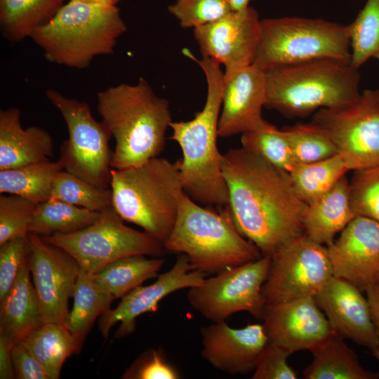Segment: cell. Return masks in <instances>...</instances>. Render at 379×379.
Returning a JSON list of instances; mask_svg holds the SVG:
<instances>
[{
	"label": "cell",
	"mask_w": 379,
	"mask_h": 379,
	"mask_svg": "<svg viewBox=\"0 0 379 379\" xmlns=\"http://www.w3.org/2000/svg\"><path fill=\"white\" fill-rule=\"evenodd\" d=\"M222 171L234 224L263 257L304 234L307 204L295 193L288 173L242 147L222 154Z\"/></svg>",
	"instance_id": "6da1fadb"
},
{
	"label": "cell",
	"mask_w": 379,
	"mask_h": 379,
	"mask_svg": "<svg viewBox=\"0 0 379 379\" xmlns=\"http://www.w3.org/2000/svg\"><path fill=\"white\" fill-rule=\"evenodd\" d=\"M183 53L199 65L207 84L203 109L191 120L172 121L170 125V138L182 152L178 161L183 191L199 204L223 208L228 206L229 196L217 138L225 74L214 60L207 57L199 60L187 49Z\"/></svg>",
	"instance_id": "7a4b0ae2"
},
{
	"label": "cell",
	"mask_w": 379,
	"mask_h": 379,
	"mask_svg": "<svg viewBox=\"0 0 379 379\" xmlns=\"http://www.w3.org/2000/svg\"><path fill=\"white\" fill-rule=\"evenodd\" d=\"M97 111L115 141L112 168L140 165L163 151L172 122L169 102L158 96L145 79L100 91Z\"/></svg>",
	"instance_id": "3957f363"
},
{
	"label": "cell",
	"mask_w": 379,
	"mask_h": 379,
	"mask_svg": "<svg viewBox=\"0 0 379 379\" xmlns=\"http://www.w3.org/2000/svg\"><path fill=\"white\" fill-rule=\"evenodd\" d=\"M265 72V107L289 118L305 117L322 108L344 107L361 93V76L351 60L321 58Z\"/></svg>",
	"instance_id": "277c9868"
},
{
	"label": "cell",
	"mask_w": 379,
	"mask_h": 379,
	"mask_svg": "<svg viewBox=\"0 0 379 379\" xmlns=\"http://www.w3.org/2000/svg\"><path fill=\"white\" fill-rule=\"evenodd\" d=\"M166 251L187 256L192 270L214 275L262 257L238 230L228 206L204 208L185 192L180 194L176 220L164 242Z\"/></svg>",
	"instance_id": "5b68a950"
},
{
	"label": "cell",
	"mask_w": 379,
	"mask_h": 379,
	"mask_svg": "<svg viewBox=\"0 0 379 379\" xmlns=\"http://www.w3.org/2000/svg\"><path fill=\"white\" fill-rule=\"evenodd\" d=\"M126 30L117 6L69 0L30 38L42 49L48 61L84 69L95 58L113 53L118 39Z\"/></svg>",
	"instance_id": "8992f818"
},
{
	"label": "cell",
	"mask_w": 379,
	"mask_h": 379,
	"mask_svg": "<svg viewBox=\"0 0 379 379\" xmlns=\"http://www.w3.org/2000/svg\"><path fill=\"white\" fill-rule=\"evenodd\" d=\"M112 207L126 222L163 243L174 226L184 192L179 163L161 157L125 169L112 168Z\"/></svg>",
	"instance_id": "52a82bcc"
},
{
	"label": "cell",
	"mask_w": 379,
	"mask_h": 379,
	"mask_svg": "<svg viewBox=\"0 0 379 379\" xmlns=\"http://www.w3.org/2000/svg\"><path fill=\"white\" fill-rule=\"evenodd\" d=\"M321 58L351 60L347 25L302 17L260 20L259 44L253 65L266 71Z\"/></svg>",
	"instance_id": "ba28073f"
},
{
	"label": "cell",
	"mask_w": 379,
	"mask_h": 379,
	"mask_svg": "<svg viewBox=\"0 0 379 379\" xmlns=\"http://www.w3.org/2000/svg\"><path fill=\"white\" fill-rule=\"evenodd\" d=\"M124 221L111 207L102 211L95 222L77 232L41 237L44 241L68 252L81 270L91 274L126 256L165 255L162 241L126 225Z\"/></svg>",
	"instance_id": "9c48e42d"
},
{
	"label": "cell",
	"mask_w": 379,
	"mask_h": 379,
	"mask_svg": "<svg viewBox=\"0 0 379 379\" xmlns=\"http://www.w3.org/2000/svg\"><path fill=\"white\" fill-rule=\"evenodd\" d=\"M45 93L60 113L68 131L58 159L63 170L98 187L110 188L112 135L105 124L94 118L88 103L53 89Z\"/></svg>",
	"instance_id": "30bf717a"
},
{
	"label": "cell",
	"mask_w": 379,
	"mask_h": 379,
	"mask_svg": "<svg viewBox=\"0 0 379 379\" xmlns=\"http://www.w3.org/2000/svg\"><path fill=\"white\" fill-rule=\"evenodd\" d=\"M270 258L262 257L238 265L189 288L190 305L212 322L225 321L238 312L263 319L266 302L262 289L269 273Z\"/></svg>",
	"instance_id": "8fae6325"
},
{
	"label": "cell",
	"mask_w": 379,
	"mask_h": 379,
	"mask_svg": "<svg viewBox=\"0 0 379 379\" xmlns=\"http://www.w3.org/2000/svg\"><path fill=\"white\" fill-rule=\"evenodd\" d=\"M333 142L350 171L379 164V89H367L352 102L322 108L311 121Z\"/></svg>",
	"instance_id": "7c38bea8"
},
{
	"label": "cell",
	"mask_w": 379,
	"mask_h": 379,
	"mask_svg": "<svg viewBox=\"0 0 379 379\" xmlns=\"http://www.w3.org/2000/svg\"><path fill=\"white\" fill-rule=\"evenodd\" d=\"M333 276L327 247L303 234L271 256L262 295L267 305L314 298Z\"/></svg>",
	"instance_id": "4fadbf2b"
},
{
	"label": "cell",
	"mask_w": 379,
	"mask_h": 379,
	"mask_svg": "<svg viewBox=\"0 0 379 379\" xmlns=\"http://www.w3.org/2000/svg\"><path fill=\"white\" fill-rule=\"evenodd\" d=\"M29 265L44 323L66 326L68 300L74 294L81 272L77 261L65 250L29 232Z\"/></svg>",
	"instance_id": "5bb4252c"
},
{
	"label": "cell",
	"mask_w": 379,
	"mask_h": 379,
	"mask_svg": "<svg viewBox=\"0 0 379 379\" xmlns=\"http://www.w3.org/2000/svg\"><path fill=\"white\" fill-rule=\"evenodd\" d=\"M260 32L258 13L248 6L194 29V36L202 57L223 65L225 75H229L253 64Z\"/></svg>",
	"instance_id": "9a60e30c"
},
{
	"label": "cell",
	"mask_w": 379,
	"mask_h": 379,
	"mask_svg": "<svg viewBox=\"0 0 379 379\" xmlns=\"http://www.w3.org/2000/svg\"><path fill=\"white\" fill-rule=\"evenodd\" d=\"M205 278L202 272L192 270L186 255L180 253L173 267L159 274L154 283L136 287L121 298L115 309H109L102 314L99 322L101 333L106 339L112 327L120 322L116 337L128 335L134 331L138 317L156 311L158 303L164 298L180 289L197 286Z\"/></svg>",
	"instance_id": "2e32d148"
},
{
	"label": "cell",
	"mask_w": 379,
	"mask_h": 379,
	"mask_svg": "<svg viewBox=\"0 0 379 379\" xmlns=\"http://www.w3.org/2000/svg\"><path fill=\"white\" fill-rule=\"evenodd\" d=\"M326 247L334 277L361 291L379 280V222L357 215Z\"/></svg>",
	"instance_id": "e0dca14e"
},
{
	"label": "cell",
	"mask_w": 379,
	"mask_h": 379,
	"mask_svg": "<svg viewBox=\"0 0 379 379\" xmlns=\"http://www.w3.org/2000/svg\"><path fill=\"white\" fill-rule=\"evenodd\" d=\"M262 320L268 341L292 353L311 351L335 334L313 297L266 305Z\"/></svg>",
	"instance_id": "ac0fdd59"
},
{
	"label": "cell",
	"mask_w": 379,
	"mask_h": 379,
	"mask_svg": "<svg viewBox=\"0 0 379 379\" xmlns=\"http://www.w3.org/2000/svg\"><path fill=\"white\" fill-rule=\"evenodd\" d=\"M201 357L213 368L230 374L253 372L268 338L262 324L234 328L226 322H212L200 329Z\"/></svg>",
	"instance_id": "d6986e66"
},
{
	"label": "cell",
	"mask_w": 379,
	"mask_h": 379,
	"mask_svg": "<svg viewBox=\"0 0 379 379\" xmlns=\"http://www.w3.org/2000/svg\"><path fill=\"white\" fill-rule=\"evenodd\" d=\"M350 282L333 276L314 297L335 334L371 350L379 345L366 298Z\"/></svg>",
	"instance_id": "ffe728a7"
},
{
	"label": "cell",
	"mask_w": 379,
	"mask_h": 379,
	"mask_svg": "<svg viewBox=\"0 0 379 379\" xmlns=\"http://www.w3.org/2000/svg\"><path fill=\"white\" fill-rule=\"evenodd\" d=\"M265 72L254 65L225 75L218 135L231 137L256 127L264 119Z\"/></svg>",
	"instance_id": "44dd1931"
},
{
	"label": "cell",
	"mask_w": 379,
	"mask_h": 379,
	"mask_svg": "<svg viewBox=\"0 0 379 379\" xmlns=\"http://www.w3.org/2000/svg\"><path fill=\"white\" fill-rule=\"evenodd\" d=\"M53 146L51 135L43 128H23L18 108L0 110V170L51 160Z\"/></svg>",
	"instance_id": "7402d4cb"
},
{
	"label": "cell",
	"mask_w": 379,
	"mask_h": 379,
	"mask_svg": "<svg viewBox=\"0 0 379 379\" xmlns=\"http://www.w3.org/2000/svg\"><path fill=\"white\" fill-rule=\"evenodd\" d=\"M355 216L350 204V182L345 175L321 198L307 204L302 220L304 234L328 246Z\"/></svg>",
	"instance_id": "603a6c76"
},
{
	"label": "cell",
	"mask_w": 379,
	"mask_h": 379,
	"mask_svg": "<svg viewBox=\"0 0 379 379\" xmlns=\"http://www.w3.org/2000/svg\"><path fill=\"white\" fill-rule=\"evenodd\" d=\"M30 273L28 259L11 290L0 302V334L13 344L22 341L44 323Z\"/></svg>",
	"instance_id": "cb8c5ba5"
},
{
	"label": "cell",
	"mask_w": 379,
	"mask_h": 379,
	"mask_svg": "<svg viewBox=\"0 0 379 379\" xmlns=\"http://www.w3.org/2000/svg\"><path fill=\"white\" fill-rule=\"evenodd\" d=\"M336 334L312 349L313 359L304 371L307 379H375V373L363 368L358 357Z\"/></svg>",
	"instance_id": "d4e9b609"
},
{
	"label": "cell",
	"mask_w": 379,
	"mask_h": 379,
	"mask_svg": "<svg viewBox=\"0 0 379 379\" xmlns=\"http://www.w3.org/2000/svg\"><path fill=\"white\" fill-rule=\"evenodd\" d=\"M67 0H0L2 36L11 42L31 36L46 25Z\"/></svg>",
	"instance_id": "484cf974"
},
{
	"label": "cell",
	"mask_w": 379,
	"mask_h": 379,
	"mask_svg": "<svg viewBox=\"0 0 379 379\" xmlns=\"http://www.w3.org/2000/svg\"><path fill=\"white\" fill-rule=\"evenodd\" d=\"M133 255L116 260L92 274L93 280L114 299L122 298L147 279L157 277L165 259Z\"/></svg>",
	"instance_id": "4316f807"
},
{
	"label": "cell",
	"mask_w": 379,
	"mask_h": 379,
	"mask_svg": "<svg viewBox=\"0 0 379 379\" xmlns=\"http://www.w3.org/2000/svg\"><path fill=\"white\" fill-rule=\"evenodd\" d=\"M22 341L50 379H58L66 359L81 350L67 328L54 322L43 323Z\"/></svg>",
	"instance_id": "83f0119b"
},
{
	"label": "cell",
	"mask_w": 379,
	"mask_h": 379,
	"mask_svg": "<svg viewBox=\"0 0 379 379\" xmlns=\"http://www.w3.org/2000/svg\"><path fill=\"white\" fill-rule=\"evenodd\" d=\"M72 298L73 307L66 326L81 348L95 319L110 309L114 298L93 280L92 274L81 270Z\"/></svg>",
	"instance_id": "f1b7e54d"
},
{
	"label": "cell",
	"mask_w": 379,
	"mask_h": 379,
	"mask_svg": "<svg viewBox=\"0 0 379 379\" xmlns=\"http://www.w3.org/2000/svg\"><path fill=\"white\" fill-rule=\"evenodd\" d=\"M62 170L59 160L0 170V193L17 194L40 204L51 198L54 179Z\"/></svg>",
	"instance_id": "f546056e"
},
{
	"label": "cell",
	"mask_w": 379,
	"mask_h": 379,
	"mask_svg": "<svg viewBox=\"0 0 379 379\" xmlns=\"http://www.w3.org/2000/svg\"><path fill=\"white\" fill-rule=\"evenodd\" d=\"M349 171L337 154L315 162L297 164L288 173L298 197L310 204L331 190Z\"/></svg>",
	"instance_id": "4dcf8cb0"
},
{
	"label": "cell",
	"mask_w": 379,
	"mask_h": 379,
	"mask_svg": "<svg viewBox=\"0 0 379 379\" xmlns=\"http://www.w3.org/2000/svg\"><path fill=\"white\" fill-rule=\"evenodd\" d=\"M100 213L50 198L37 204L29 232L40 236L72 233L95 222Z\"/></svg>",
	"instance_id": "1f68e13d"
},
{
	"label": "cell",
	"mask_w": 379,
	"mask_h": 379,
	"mask_svg": "<svg viewBox=\"0 0 379 379\" xmlns=\"http://www.w3.org/2000/svg\"><path fill=\"white\" fill-rule=\"evenodd\" d=\"M241 142L242 148L286 173L297 164L283 130L265 119L256 127L243 133Z\"/></svg>",
	"instance_id": "d6a6232c"
},
{
	"label": "cell",
	"mask_w": 379,
	"mask_h": 379,
	"mask_svg": "<svg viewBox=\"0 0 379 379\" xmlns=\"http://www.w3.org/2000/svg\"><path fill=\"white\" fill-rule=\"evenodd\" d=\"M51 198L97 212L112 207L110 188L94 185L65 170L56 175Z\"/></svg>",
	"instance_id": "836d02e7"
},
{
	"label": "cell",
	"mask_w": 379,
	"mask_h": 379,
	"mask_svg": "<svg viewBox=\"0 0 379 379\" xmlns=\"http://www.w3.org/2000/svg\"><path fill=\"white\" fill-rule=\"evenodd\" d=\"M347 27L351 62L359 69L379 53V0H366L354 20Z\"/></svg>",
	"instance_id": "e575fe53"
},
{
	"label": "cell",
	"mask_w": 379,
	"mask_h": 379,
	"mask_svg": "<svg viewBox=\"0 0 379 379\" xmlns=\"http://www.w3.org/2000/svg\"><path fill=\"white\" fill-rule=\"evenodd\" d=\"M282 130L296 164L315 162L337 154L335 147L328 134L312 121L286 126Z\"/></svg>",
	"instance_id": "d590c367"
},
{
	"label": "cell",
	"mask_w": 379,
	"mask_h": 379,
	"mask_svg": "<svg viewBox=\"0 0 379 379\" xmlns=\"http://www.w3.org/2000/svg\"><path fill=\"white\" fill-rule=\"evenodd\" d=\"M37 204L13 194L0 195V244L26 237Z\"/></svg>",
	"instance_id": "8d00e7d4"
},
{
	"label": "cell",
	"mask_w": 379,
	"mask_h": 379,
	"mask_svg": "<svg viewBox=\"0 0 379 379\" xmlns=\"http://www.w3.org/2000/svg\"><path fill=\"white\" fill-rule=\"evenodd\" d=\"M350 181V197L356 215L379 222V164L354 171Z\"/></svg>",
	"instance_id": "74e56055"
},
{
	"label": "cell",
	"mask_w": 379,
	"mask_h": 379,
	"mask_svg": "<svg viewBox=\"0 0 379 379\" xmlns=\"http://www.w3.org/2000/svg\"><path fill=\"white\" fill-rule=\"evenodd\" d=\"M183 28H197L225 16L232 8L229 0H176L168 8Z\"/></svg>",
	"instance_id": "f35d334b"
},
{
	"label": "cell",
	"mask_w": 379,
	"mask_h": 379,
	"mask_svg": "<svg viewBox=\"0 0 379 379\" xmlns=\"http://www.w3.org/2000/svg\"><path fill=\"white\" fill-rule=\"evenodd\" d=\"M29 252L28 236L0 244V302L5 298L22 267L28 260Z\"/></svg>",
	"instance_id": "ab89813d"
},
{
	"label": "cell",
	"mask_w": 379,
	"mask_h": 379,
	"mask_svg": "<svg viewBox=\"0 0 379 379\" xmlns=\"http://www.w3.org/2000/svg\"><path fill=\"white\" fill-rule=\"evenodd\" d=\"M291 354V352L283 347L268 341L257 358L251 378H298L297 373L287 361Z\"/></svg>",
	"instance_id": "60d3db41"
},
{
	"label": "cell",
	"mask_w": 379,
	"mask_h": 379,
	"mask_svg": "<svg viewBox=\"0 0 379 379\" xmlns=\"http://www.w3.org/2000/svg\"><path fill=\"white\" fill-rule=\"evenodd\" d=\"M125 378L137 379H178V371L161 350H152L126 371Z\"/></svg>",
	"instance_id": "b9f144b4"
},
{
	"label": "cell",
	"mask_w": 379,
	"mask_h": 379,
	"mask_svg": "<svg viewBox=\"0 0 379 379\" xmlns=\"http://www.w3.org/2000/svg\"><path fill=\"white\" fill-rule=\"evenodd\" d=\"M15 373L19 379H50L48 374L23 341L15 343L11 349Z\"/></svg>",
	"instance_id": "7bdbcfd3"
},
{
	"label": "cell",
	"mask_w": 379,
	"mask_h": 379,
	"mask_svg": "<svg viewBox=\"0 0 379 379\" xmlns=\"http://www.w3.org/2000/svg\"><path fill=\"white\" fill-rule=\"evenodd\" d=\"M14 344L6 337L0 334V378L11 379L15 371L11 357V349Z\"/></svg>",
	"instance_id": "ee69618b"
},
{
	"label": "cell",
	"mask_w": 379,
	"mask_h": 379,
	"mask_svg": "<svg viewBox=\"0 0 379 379\" xmlns=\"http://www.w3.org/2000/svg\"><path fill=\"white\" fill-rule=\"evenodd\" d=\"M365 292L371 319L379 336V280L371 285Z\"/></svg>",
	"instance_id": "f6af8a7d"
},
{
	"label": "cell",
	"mask_w": 379,
	"mask_h": 379,
	"mask_svg": "<svg viewBox=\"0 0 379 379\" xmlns=\"http://www.w3.org/2000/svg\"><path fill=\"white\" fill-rule=\"evenodd\" d=\"M251 0H229L232 11H240L247 8Z\"/></svg>",
	"instance_id": "bcb514c9"
},
{
	"label": "cell",
	"mask_w": 379,
	"mask_h": 379,
	"mask_svg": "<svg viewBox=\"0 0 379 379\" xmlns=\"http://www.w3.org/2000/svg\"><path fill=\"white\" fill-rule=\"evenodd\" d=\"M79 1L104 6H117V4L121 0H77Z\"/></svg>",
	"instance_id": "7dc6e473"
},
{
	"label": "cell",
	"mask_w": 379,
	"mask_h": 379,
	"mask_svg": "<svg viewBox=\"0 0 379 379\" xmlns=\"http://www.w3.org/2000/svg\"><path fill=\"white\" fill-rule=\"evenodd\" d=\"M373 354L379 361V345L372 350Z\"/></svg>",
	"instance_id": "c3c4849f"
},
{
	"label": "cell",
	"mask_w": 379,
	"mask_h": 379,
	"mask_svg": "<svg viewBox=\"0 0 379 379\" xmlns=\"http://www.w3.org/2000/svg\"><path fill=\"white\" fill-rule=\"evenodd\" d=\"M374 58L379 60V53L376 55Z\"/></svg>",
	"instance_id": "681fc988"
}]
</instances>
